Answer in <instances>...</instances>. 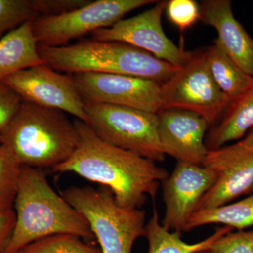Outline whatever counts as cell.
Segmentation results:
<instances>
[{
  "label": "cell",
  "mask_w": 253,
  "mask_h": 253,
  "mask_svg": "<svg viewBox=\"0 0 253 253\" xmlns=\"http://www.w3.org/2000/svg\"><path fill=\"white\" fill-rule=\"evenodd\" d=\"M233 231L219 237L209 250L211 253H253V229Z\"/></svg>",
  "instance_id": "cb8c5ba5"
},
{
  "label": "cell",
  "mask_w": 253,
  "mask_h": 253,
  "mask_svg": "<svg viewBox=\"0 0 253 253\" xmlns=\"http://www.w3.org/2000/svg\"><path fill=\"white\" fill-rule=\"evenodd\" d=\"M16 253H101V249L84 242L79 236L60 234L38 240Z\"/></svg>",
  "instance_id": "44dd1931"
},
{
  "label": "cell",
  "mask_w": 253,
  "mask_h": 253,
  "mask_svg": "<svg viewBox=\"0 0 253 253\" xmlns=\"http://www.w3.org/2000/svg\"><path fill=\"white\" fill-rule=\"evenodd\" d=\"M218 175L204 166L176 161L174 170L161 183L166 214L161 222L181 234L200 201L217 181Z\"/></svg>",
  "instance_id": "7c38bea8"
},
{
  "label": "cell",
  "mask_w": 253,
  "mask_h": 253,
  "mask_svg": "<svg viewBox=\"0 0 253 253\" xmlns=\"http://www.w3.org/2000/svg\"><path fill=\"white\" fill-rule=\"evenodd\" d=\"M3 81L23 101L60 110L87 123L85 104L72 76L41 64L19 71Z\"/></svg>",
  "instance_id": "30bf717a"
},
{
  "label": "cell",
  "mask_w": 253,
  "mask_h": 253,
  "mask_svg": "<svg viewBox=\"0 0 253 253\" xmlns=\"http://www.w3.org/2000/svg\"><path fill=\"white\" fill-rule=\"evenodd\" d=\"M158 135L164 154L182 161L203 166L208 149L205 139L208 123L199 115L184 110H160Z\"/></svg>",
  "instance_id": "5bb4252c"
},
{
  "label": "cell",
  "mask_w": 253,
  "mask_h": 253,
  "mask_svg": "<svg viewBox=\"0 0 253 253\" xmlns=\"http://www.w3.org/2000/svg\"><path fill=\"white\" fill-rule=\"evenodd\" d=\"M0 145H1V144H0Z\"/></svg>",
  "instance_id": "4dcf8cb0"
},
{
  "label": "cell",
  "mask_w": 253,
  "mask_h": 253,
  "mask_svg": "<svg viewBox=\"0 0 253 253\" xmlns=\"http://www.w3.org/2000/svg\"><path fill=\"white\" fill-rule=\"evenodd\" d=\"M161 110H184L210 126L219 121L229 103L213 80L206 49L189 52L185 62L161 88Z\"/></svg>",
  "instance_id": "52a82bcc"
},
{
  "label": "cell",
  "mask_w": 253,
  "mask_h": 253,
  "mask_svg": "<svg viewBox=\"0 0 253 253\" xmlns=\"http://www.w3.org/2000/svg\"><path fill=\"white\" fill-rule=\"evenodd\" d=\"M61 195L88 221L101 253H131L136 240L144 236V211L120 206L109 189L71 186Z\"/></svg>",
  "instance_id": "5b68a950"
},
{
  "label": "cell",
  "mask_w": 253,
  "mask_h": 253,
  "mask_svg": "<svg viewBox=\"0 0 253 253\" xmlns=\"http://www.w3.org/2000/svg\"><path fill=\"white\" fill-rule=\"evenodd\" d=\"M16 213L14 209L0 212V253H4L14 231Z\"/></svg>",
  "instance_id": "83f0119b"
},
{
  "label": "cell",
  "mask_w": 253,
  "mask_h": 253,
  "mask_svg": "<svg viewBox=\"0 0 253 253\" xmlns=\"http://www.w3.org/2000/svg\"><path fill=\"white\" fill-rule=\"evenodd\" d=\"M156 0H95L67 14L41 16L33 21V31L38 45L63 46L70 42L111 27L134 10Z\"/></svg>",
  "instance_id": "ba28073f"
},
{
  "label": "cell",
  "mask_w": 253,
  "mask_h": 253,
  "mask_svg": "<svg viewBox=\"0 0 253 253\" xmlns=\"http://www.w3.org/2000/svg\"><path fill=\"white\" fill-rule=\"evenodd\" d=\"M21 169L12 154L0 145V212L14 209Z\"/></svg>",
  "instance_id": "7402d4cb"
},
{
  "label": "cell",
  "mask_w": 253,
  "mask_h": 253,
  "mask_svg": "<svg viewBox=\"0 0 253 253\" xmlns=\"http://www.w3.org/2000/svg\"><path fill=\"white\" fill-rule=\"evenodd\" d=\"M91 0H33L40 17L67 14L85 5Z\"/></svg>",
  "instance_id": "484cf974"
},
{
  "label": "cell",
  "mask_w": 253,
  "mask_h": 253,
  "mask_svg": "<svg viewBox=\"0 0 253 253\" xmlns=\"http://www.w3.org/2000/svg\"><path fill=\"white\" fill-rule=\"evenodd\" d=\"M84 103L125 106L158 113L161 84L126 75L84 73L71 75Z\"/></svg>",
  "instance_id": "9c48e42d"
},
{
  "label": "cell",
  "mask_w": 253,
  "mask_h": 253,
  "mask_svg": "<svg viewBox=\"0 0 253 253\" xmlns=\"http://www.w3.org/2000/svg\"><path fill=\"white\" fill-rule=\"evenodd\" d=\"M22 102L17 93L0 81V132L7 126Z\"/></svg>",
  "instance_id": "4316f807"
},
{
  "label": "cell",
  "mask_w": 253,
  "mask_h": 253,
  "mask_svg": "<svg viewBox=\"0 0 253 253\" xmlns=\"http://www.w3.org/2000/svg\"><path fill=\"white\" fill-rule=\"evenodd\" d=\"M220 121L207 133L208 151L219 149L242 139L253 128V84L226 107Z\"/></svg>",
  "instance_id": "2e32d148"
},
{
  "label": "cell",
  "mask_w": 253,
  "mask_h": 253,
  "mask_svg": "<svg viewBox=\"0 0 253 253\" xmlns=\"http://www.w3.org/2000/svg\"><path fill=\"white\" fill-rule=\"evenodd\" d=\"M166 11L171 22L181 32L191 27L199 20V4L194 0L168 1Z\"/></svg>",
  "instance_id": "d4e9b609"
},
{
  "label": "cell",
  "mask_w": 253,
  "mask_h": 253,
  "mask_svg": "<svg viewBox=\"0 0 253 253\" xmlns=\"http://www.w3.org/2000/svg\"><path fill=\"white\" fill-rule=\"evenodd\" d=\"M14 211V231L3 253H16L34 241L55 234L95 238L85 218L56 193L43 169L21 166Z\"/></svg>",
  "instance_id": "7a4b0ae2"
},
{
  "label": "cell",
  "mask_w": 253,
  "mask_h": 253,
  "mask_svg": "<svg viewBox=\"0 0 253 253\" xmlns=\"http://www.w3.org/2000/svg\"><path fill=\"white\" fill-rule=\"evenodd\" d=\"M199 253H211V251H209V250H208V251H201V252H200Z\"/></svg>",
  "instance_id": "f546056e"
},
{
  "label": "cell",
  "mask_w": 253,
  "mask_h": 253,
  "mask_svg": "<svg viewBox=\"0 0 253 253\" xmlns=\"http://www.w3.org/2000/svg\"><path fill=\"white\" fill-rule=\"evenodd\" d=\"M223 224L237 231L253 226V192L232 204L196 211L189 218L184 231L208 224Z\"/></svg>",
  "instance_id": "ffe728a7"
},
{
  "label": "cell",
  "mask_w": 253,
  "mask_h": 253,
  "mask_svg": "<svg viewBox=\"0 0 253 253\" xmlns=\"http://www.w3.org/2000/svg\"><path fill=\"white\" fill-rule=\"evenodd\" d=\"M203 166L217 173L212 189L200 201L196 211L230 204L253 192V149L239 143L208 151Z\"/></svg>",
  "instance_id": "4fadbf2b"
},
{
  "label": "cell",
  "mask_w": 253,
  "mask_h": 253,
  "mask_svg": "<svg viewBox=\"0 0 253 253\" xmlns=\"http://www.w3.org/2000/svg\"><path fill=\"white\" fill-rule=\"evenodd\" d=\"M237 142L243 147L253 149V128L242 139Z\"/></svg>",
  "instance_id": "f1b7e54d"
},
{
  "label": "cell",
  "mask_w": 253,
  "mask_h": 253,
  "mask_svg": "<svg viewBox=\"0 0 253 253\" xmlns=\"http://www.w3.org/2000/svg\"><path fill=\"white\" fill-rule=\"evenodd\" d=\"M206 52L213 80L229 104L253 85V76L245 73L217 44L208 46Z\"/></svg>",
  "instance_id": "d6986e66"
},
{
  "label": "cell",
  "mask_w": 253,
  "mask_h": 253,
  "mask_svg": "<svg viewBox=\"0 0 253 253\" xmlns=\"http://www.w3.org/2000/svg\"><path fill=\"white\" fill-rule=\"evenodd\" d=\"M78 132L76 149L53 172H72L86 180L106 186L118 205L140 208L148 196L155 199L169 176L165 168L137 154L103 141L87 123L75 120Z\"/></svg>",
  "instance_id": "6da1fadb"
},
{
  "label": "cell",
  "mask_w": 253,
  "mask_h": 253,
  "mask_svg": "<svg viewBox=\"0 0 253 253\" xmlns=\"http://www.w3.org/2000/svg\"><path fill=\"white\" fill-rule=\"evenodd\" d=\"M39 17L33 0H0V40L24 23Z\"/></svg>",
  "instance_id": "603a6c76"
},
{
  "label": "cell",
  "mask_w": 253,
  "mask_h": 253,
  "mask_svg": "<svg viewBox=\"0 0 253 253\" xmlns=\"http://www.w3.org/2000/svg\"><path fill=\"white\" fill-rule=\"evenodd\" d=\"M167 4L168 1H158L152 8L137 16L121 20L111 27L93 32L92 39L126 43L180 67L187 59L189 52L182 46L175 45L163 31L162 16Z\"/></svg>",
  "instance_id": "8fae6325"
},
{
  "label": "cell",
  "mask_w": 253,
  "mask_h": 253,
  "mask_svg": "<svg viewBox=\"0 0 253 253\" xmlns=\"http://www.w3.org/2000/svg\"><path fill=\"white\" fill-rule=\"evenodd\" d=\"M229 226L218 228L212 235L199 242L188 244L181 234L165 229L159 221V214L154 207L151 219L145 226V237L149 242L148 253H199L208 251L221 236L233 231Z\"/></svg>",
  "instance_id": "ac0fdd59"
},
{
  "label": "cell",
  "mask_w": 253,
  "mask_h": 253,
  "mask_svg": "<svg viewBox=\"0 0 253 253\" xmlns=\"http://www.w3.org/2000/svg\"><path fill=\"white\" fill-rule=\"evenodd\" d=\"M84 104L87 124L100 139L154 162L164 161L157 113L107 104Z\"/></svg>",
  "instance_id": "8992f818"
},
{
  "label": "cell",
  "mask_w": 253,
  "mask_h": 253,
  "mask_svg": "<svg viewBox=\"0 0 253 253\" xmlns=\"http://www.w3.org/2000/svg\"><path fill=\"white\" fill-rule=\"evenodd\" d=\"M38 52L44 63L56 71L126 75L161 85L179 68L121 42L92 40L56 47L38 45Z\"/></svg>",
  "instance_id": "277c9868"
},
{
  "label": "cell",
  "mask_w": 253,
  "mask_h": 253,
  "mask_svg": "<svg viewBox=\"0 0 253 253\" xmlns=\"http://www.w3.org/2000/svg\"><path fill=\"white\" fill-rule=\"evenodd\" d=\"M78 143L77 128L67 113L23 101L0 132V144L21 166L43 170L67 161Z\"/></svg>",
  "instance_id": "3957f363"
},
{
  "label": "cell",
  "mask_w": 253,
  "mask_h": 253,
  "mask_svg": "<svg viewBox=\"0 0 253 253\" xmlns=\"http://www.w3.org/2000/svg\"><path fill=\"white\" fill-rule=\"evenodd\" d=\"M199 9L201 23L217 31L214 43L245 73L253 76V39L234 16L230 0H204Z\"/></svg>",
  "instance_id": "9a60e30c"
},
{
  "label": "cell",
  "mask_w": 253,
  "mask_h": 253,
  "mask_svg": "<svg viewBox=\"0 0 253 253\" xmlns=\"http://www.w3.org/2000/svg\"><path fill=\"white\" fill-rule=\"evenodd\" d=\"M45 64L38 52V44L28 21L0 40V81L38 65Z\"/></svg>",
  "instance_id": "e0dca14e"
}]
</instances>
